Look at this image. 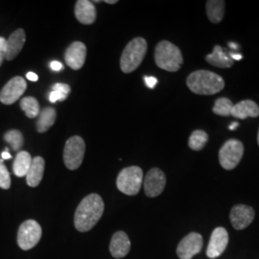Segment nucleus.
Masks as SVG:
<instances>
[{
	"label": "nucleus",
	"instance_id": "f257e3e1",
	"mask_svg": "<svg viewBox=\"0 0 259 259\" xmlns=\"http://www.w3.org/2000/svg\"><path fill=\"white\" fill-rule=\"evenodd\" d=\"M104 209L105 204L100 195L93 193L84 197L75 212L74 225L77 231H91L101 219Z\"/></svg>",
	"mask_w": 259,
	"mask_h": 259
},
{
	"label": "nucleus",
	"instance_id": "f03ea898",
	"mask_svg": "<svg viewBox=\"0 0 259 259\" xmlns=\"http://www.w3.org/2000/svg\"><path fill=\"white\" fill-rule=\"evenodd\" d=\"M188 89L199 95H213L225 88L224 79L220 75L208 70H197L187 77Z\"/></svg>",
	"mask_w": 259,
	"mask_h": 259
},
{
	"label": "nucleus",
	"instance_id": "7ed1b4c3",
	"mask_svg": "<svg viewBox=\"0 0 259 259\" xmlns=\"http://www.w3.org/2000/svg\"><path fill=\"white\" fill-rule=\"evenodd\" d=\"M156 65L169 72H176L184 63L180 48L168 40L158 42L155 49Z\"/></svg>",
	"mask_w": 259,
	"mask_h": 259
},
{
	"label": "nucleus",
	"instance_id": "20e7f679",
	"mask_svg": "<svg viewBox=\"0 0 259 259\" xmlns=\"http://www.w3.org/2000/svg\"><path fill=\"white\" fill-rule=\"evenodd\" d=\"M147 41L143 37H136L132 39L126 46L121 55V70L124 73H132L135 71L142 61L147 52Z\"/></svg>",
	"mask_w": 259,
	"mask_h": 259
},
{
	"label": "nucleus",
	"instance_id": "39448f33",
	"mask_svg": "<svg viewBox=\"0 0 259 259\" xmlns=\"http://www.w3.org/2000/svg\"><path fill=\"white\" fill-rule=\"evenodd\" d=\"M143 182V172L139 166L124 168L118 174L116 185L118 190L128 196L138 194Z\"/></svg>",
	"mask_w": 259,
	"mask_h": 259
},
{
	"label": "nucleus",
	"instance_id": "423d86ee",
	"mask_svg": "<svg viewBox=\"0 0 259 259\" xmlns=\"http://www.w3.org/2000/svg\"><path fill=\"white\" fill-rule=\"evenodd\" d=\"M244 155V145L237 139H230L219 151V162L226 170H232L239 164Z\"/></svg>",
	"mask_w": 259,
	"mask_h": 259
},
{
	"label": "nucleus",
	"instance_id": "0eeeda50",
	"mask_svg": "<svg viewBox=\"0 0 259 259\" xmlns=\"http://www.w3.org/2000/svg\"><path fill=\"white\" fill-rule=\"evenodd\" d=\"M85 152L83 139L79 136H74L65 142L64 150V162L69 170H76L81 166Z\"/></svg>",
	"mask_w": 259,
	"mask_h": 259
},
{
	"label": "nucleus",
	"instance_id": "6e6552de",
	"mask_svg": "<svg viewBox=\"0 0 259 259\" xmlns=\"http://www.w3.org/2000/svg\"><path fill=\"white\" fill-rule=\"evenodd\" d=\"M42 235L39 224L35 220L22 223L18 232V245L21 250H28L37 246Z\"/></svg>",
	"mask_w": 259,
	"mask_h": 259
},
{
	"label": "nucleus",
	"instance_id": "1a4fd4ad",
	"mask_svg": "<svg viewBox=\"0 0 259 259\" xmlns=\"http://www.w3.org/2000/svg\"><path fill=\"white\" fill-rule=\"evenodd\" d=\"M26 89L27 83L22 77H14L1 90L0 102L4 105H12L17 102L20 96H22V94L25 93Z\"/></svg>",
	"mask_w": 259,
	"mask_h": 259
},
{
	"label": "nucleus",
	"instance_id": "9d476101",
	"mask_svg": "<svg viewBox=\"0 0 259 259\" xmlns=\"http://www.w3.org/2000/svg\"><path fill=\"white\" fill-rule=\"evenodd\" d=\"M165 185V174L158 168H152L144 179V191L146 196L150 198H155L161 194Z\"/></svg>",
	"mask_w": 259,
	"mask_h": 259
},
{
	"label": "nucleus",
	"instance_id": "9b49d317",
	"mask_svg": "<svg viewBox=\"0 0 259 259\" xmlns=\"http://www.w3.org/2000/svg\"><path fill=\"white\" fill-rule=\"evenodd\" d=\"M203 248V237L201 234L191 232L180 242L177 253L181 259H191Z\"/></svg>",
	"mask_w": 259,
	"mask_h": 259
},
{
	"label": "nucleus",
	"instance_id": "f8f14e48",
	"mask_svg": "<svg viewBox=\"0 0 259 259\" xmlns=\"http://www.w3.org/2000/svg\"><path fill=\"white\" fill-rule=\"evenodd\" d=\"M231 222L235 230H244L249 227L254 219V210L246 204H236L231 211Z\"/></svg>",
	"mask_w": 259,
	"mask_h": 259
},
{
	"label": "nucleus",
	"instance_id": "ddd939ff",
	"mask_svg": "<svg viewBox=\"0 0 259 259\" xmlns=\"http://www.w3.org/2000/svg\"><path fill=\"white\" fill-rule=\"evenodd\" d=\"M229 243L228 232L222 228H216L212 233L208 243L206 254L209 258H216L220 256L226 250Z\"/></svg>",
	"mask_w": 259,
	"mask_h": 259
},
{
	"label": "nucleus",
	"instance_id": "4468645a",
	"mask_svg": "<svg viewBox=\"0 0 259 259\" xmlns=\"http://www.w3.org/2000/svg\"><path fill=\"white\" fill-rule=\"evenodd\" d=\"M87 57V47L81 41L72 42L65 50V64L73 70L83 67Z\"/></svg>",
	"mask_w": 259,
	"mask_h": 259
},
{
	"label": "nucleus",
	"instance_id": "2eb2a0df",
	"mask_svg": "<svg viewBox=\"0 0 259 259\" xmlns=\"http://www.w3.org/2000/svg\"><path fill=\"white\" fill-rule=\"evenodd\" d=\"M131 242L124 232H115L111 238L110 252L114 258H123L129 253Z\"/></svg>",
	"mask_w": 259,
	"mask_h": 259
},
{
	"label": "nucleus",
	"instance_id": "dca6fc26",
	"mask_svg": "<svg viewBox=\"0 0 259 259\" xmlns=\"http://www.w3.org/2000/svg\"><path fill=\"white\" fill-rule=\"evenodd\" d=\"M75 17L82 24H93L97 17L94 4L89 0L77 1L75 5Z\"/></svg>",
	"mask_w": 259,
	"mask_h": 259
},
{
	"label": "nucleus",
	"instance_id": "f3484780",
	"mask_svg": "<svg viewBox=\"0 0 259 259\" xmlns=\"http://www.w3.org/2000/svg\"><path fill=\"white\" fill-rule=\"evenodd\" d=\"M26 41V35L23 29L19 28L10 36L7 40V61H13L21 52Z\"/></svg>",
	"mask_w": 259,
	"mask_h": 259
},
{
	"label": "nucleus",
	"instance_id": "a211bd4d",
	"mask_svg": "<svg viewBox=\"0 0 259 259\" xmlns=\"http://www.w3.org/2000/svg\"><path fill=\"white\" fill-rule=\"evenodd\" d=\"M231 115L237 119H246L248 117L255 118L259 116L258 105L251 100H243L233 105Z\"/></svg>",
	"mask_w": 259,
	"mask_h": 259
},
{
	"label": "nucleus",
	"instance_id": "6ab92c4d",
	"mask_svg": "<svg viewBox=\"0 0 259 259\" xmlns=\"http://www.w3.org/2000/svg\"><path fill=\"white\" fill-rule=\"evenodd\" d=\"M205 61L209 65L220 68H231L234 64V61L229 56V51L220 46L214 47L212 53L205 56Z\"/></svg>",
	"mask_w": 259,
	"mask_h": 259
},
{
	"label": "nucleus",
	"instance_id": "aec40b11",
	"mask_svg": "<svg viewBox=\"0 0 259 259\" xmlns=\"http://www.w3.org/2000/svg\"><path fill=\"white\" fill-rule=\"evenodd\" d=\"M45 165L46 162L42 157H35L33 158L26 175V183L29 186L36 187L40 184L44 178Z\"/></svg>",
	"mask_w": 259,
	"mask_h": 259
},
{
	"label": "nucleus",
	"instance_id": "412c9836",
	"mask_svg": "<svg viewBox=\"0 0 259 259\" xmlns=\"http://www.w3.org/2000/svg\"><path fill=\"white\" fill-rule=\"evenodd\" d=\"M226 2L223 0H208L206 1V15L212 23L222 21L225 15Z\"/></svg>",
	"mask_w": 259,
	"mask_h": 259
},
{
	"label": "nucleus",
	"instance_id": "4be33fe9",
	"mask_svg": "<svg viewBox=\"0 0 259 259\" xmlns=\"http://www.w3.org/2000/svg\"><path fill=\"white\" fill-rule=\"evenodd\" d=\"M57 118V112L53 108H45L40 111L37 121V130L38 133H46L50 129Z\"/></svg>",
	"mask_w": 259,
	"mask_h": 259
},
{
	"label": "nucleus",
	"instance_id": "5701e85b",
	"mask_svg": "<svg viewBox=\"0 0 259 259\" xmlns=\"http://www.w3.org/2000/svg\"><path fill=\"white\" fill-rule=\"evenodd\" d=\"M33 158L26 151H20L14 161L13 170L17 177H24L27 175L28 170L32 163Z\"/></svg>",
	"mask_w": 259,
	"mask_h": 259
},
{
	"label": "nucleus",
	"instance_id": "b1692460",
	"mask_svg": "<svg viewBox=\"0 0 259 259\" xmlns=\"http://www.w3.org/2000/svg\"><path fill=\"white\" fill-rule=\"evenodd\" d=\"M208 141V135L203 130H196L188 139V146L193 151H201Z\"/></svg>",
	"mask_w": 259,
	"mask_h": 259
},
{
	"label": "nucleus",
	"instance_id": "393cba45",
	"mask_svg": "<svg viewBox=\"0 0 259 259\" xmlns=\"http://www.w3.org/2000/svg\"><path fill=\"white\" fill-rule=\"evenodd\" d=\"M20 108L22 109V111H24V113L29 118L37 117L40 112L39 104L37 102V99L32 96L24 97L20 101Z\"/></svg>",
	"mask_w": 259,
	"mask_h": 259
},
{
	"label": "nucleus",
	"instance_id": "a878e982",
	"mask_svg": "<svg viewBox=\"0 0 259 259\" xmlns=\"http://www.w3.org/2000/svg\"><path fill=\"white\" fill-rule=\"evenodd\" d=\"M233 105L234 104L229 98L221 97L215 101L212 111L215 114L220 116H230L232 113Z\"/></svg>",
	"mask_w": 259,
	"mask_h": 259
},
{
	"label": "nucleus",
	"instance_id": "bb28decb",
	"mask_svg": "<svg viewBox=\"0 0 259 259\" xmlns=\"http://www.w3.org/2000/svg\"><path fill=\"white\" fill-rule=\"evenodd\" d=\"M4 139L8 142L14 151H19L23 145V136L19 130H11L4 135Z\"/></svg>",
	"mask_w": 259,
	"mask_h": 259
},
{
	"label": "nucleus",
	"instance_id": "cd10ccee",
	"mask_svg": "<svg viewBox=\"0 0 259 259\" xmlns=\"http://www.w3.org/2000/svg\"><path fill=\"white\" fill-rule=\"evenodd\" d=\"M11 186V177L7 167L4 165L3 159H0V187L2 189H9Z\"/></svg>",
	"mask_w": 259,
	"mask_h": 259
},
{
	"label": "nucleus",
	"instance_id": "c85d7f7f",
	"mask_svg": "<svg viewBox=\"0 0 259 259\" xmlns=\"http://www.w3.org/2000/svg\"><path fill=\"white\" fill-rule=\"evenodd\" d=\"M7 55V40L4 37H0V65L3 61L6 60Z\"/></svg>",
	"mask_w": 259,
	"mask_h": 259
},
{
	"label": "nucleus",
	"instance_id": "c756f323",
	"mask_svg": "<svg viewBox=\"0 0 259 259\" xmlns=\"http://www.w3.org/2000/svg\"><path fill=\"white\" fill-rule=\"evenodd\" d=\"M66 98H67V95L56 92V91H53L49 94V100H50V102L52 103H55L57 101H65Z\"/></svg>",
	"mask_w": 259,
	"mask_h": 259
},
{
	"label": "nucleus",
	"instance_id": "7c9ffc66",
	"mask_svg": "<svg viewBox=\"0 0 259 259\" xmlns=\"http://www.w3.org/2000/svg\"><path fill=\"white\" fill-rule=\"evenodd\" d=\"M52 89H53V91L59 92V93H63L65 95H68V93H70V87L66 83H55Z\"/></svg>",
	"mask_w": 259,
	"mask_h": 259
},
{
	"label": "nucleus",
	"instance_id": "2f4dec72",
	"mask_svg": "<svg viewBox=\"0 0 259 259\" xmlns=\"http://www.w3.org/2000/svg\"><path fill=\"white\" fill-rule=\"evenodd\" d=\"M144 81H145V83H146V85L148 87L149 89H154L157 83V78H155L153 76H145Z\"/></svg>",
	"mask_w": 259,
	"mask_h": 259
},
{
	"label": "nucleus",
	"instance_id": "473e14b6",
	"mask_svg": "<svg viewBox=\"0 0 259 259\" xmlns=\"http://www.w3.org/2000/svg\"><path fill=\"white\" fill-rule=\"evenodd\" d=\"M50 67H51V69L54 70V71H60V70L63 68V65H62L60 62H58V61H53V62L50 64Z\"/></svg>",
	"mask_w": 259,
	"mask_h": 259
},
{
	"label": "nucleus",
	"instance_id": "72a5a7b5",
	"mask_svg": "<svg viewBox=\"0 0 259 259\" xmlns=\"http://www.w3.org/2000/svg\"><path fill=\"white\" fill-rule=\"evenodd\" d=\"M26 77H27L28 80H30L32 82H37V79H38L37 75L36 73H34V72H28L27 74H26Z\"/></svg>",
	"mask_w": 259,
	"mask_h": 259
},
{
	"label": "nucleus",
	"instance_id": "f704fd0d",
	"mask_svg": "<svg viewBox=\"0 0 259 259\" xmlns=\"http://www.w3.org/2000/svg\"><path fill=\"white\" fill-rule=\"evenodd\" d=\"M229 56H230V58L232 59V60H237V61H239L242 59V55L239 54V53H236V52H229Z\"/></svg>",
	"mask_w": 259,
	"mask_h": 259
},
{
	"label": "nucleus",
	"instance_id": "c9c22d12",
	"mask_svg": "<svg viewBox=\"0 0 259 259\" xmlns=\"http://www.w3.org/2000/svg\"><path fill=\"white\" fill-rule=\"evenodd\" d=\"M1 157H2V159H9V158L12 157L11 154L8 153V148L5 149V152H3V153H2Z\"/></svg>",
	"mask_w": 259,
	"mask_h": 259
},
{
	"label": "nucleus",
	"instance_id": "e433bc0d",
	"mask_svg": "<svg viewBox=\"0 0 259 259\" xmlns=\"http://www.w3.org/2000/svg\"><path fill=\"white\" fill-rule=\"evenodd\" d=\"M229 47L231 48V50H232V52H234V51H236L238 49L239 47L236 44H234V42H230L229 44Z\"/></svg>",
	"mask_w": 259,
	"mask_h": 259
},
{
	"label": "nucleus",
	"instance_id": "4c0bfd02",
	"mask_svg": "<svg viewBox=\"0 0 259 259\" xmlns=\"http://www.w3.org/2000/svg\"><path fill=\"white\" fill-rule=\"evenodd\" d=\"M238 126H239V123H238V122H232V124L229 126V129L233 131V130L237 129Z\"/></svg>",
	"mask_w": 259,
	"mask_h": 259
},
{
	"label": "nucleus",
	"instance_id": "58836bf2",
	"mask_svg": "<svg viewBox=\"0 0 259 259\" xmlns=\"http://www.w3.org/2000/svg\"><path fill=\"white\" fill-rule=\"evenodd\" d=\"M105 2H106V3H108V4H115V3H117L118 1H117V0H114V1H111V0H106Z\"/></svg>",
	"mask_w": 259,
	"mask_h": 259
},
{
	"label": "nucleus",
	"instance_id": "ea45409f",
	"mask_svg": "<svg viewBox=\"0 0 259 259\" xmlns=\"http://www.w3.org/2000/svg\"><path fill=\"white\" fill-rule=\"evenodd\" d=\"M257 143H258V145H259V130H258V135H257Z\"/></svg>",
	"mask_w": 259,
	"mask_h": 259
}]
</instances>
